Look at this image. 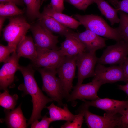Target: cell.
Returning <instances> with one entry per match:
<instances>
[{
  "instance_id": "6da1fadb",
  "label": "cell",
  "mask_w": 128,
  "mask_h": 128,
  "mask_svg": "<svg viewBox=\"0 0 128 128\" xmlns=\"http://www.w3.org/2000/svg\"><path fill=\"white\" fill-rule=\"evenodd\" d=\"M23 75L24 83L20 85L18 88L23 91L24 96L29 94L32 99L33 109L31 116L29 120L27 126L36 120L42 118L41 112L45 108L46 105L53 100L45 96L39 87L34 76L35 71L31 65L27 66L20 65L18 69Z\"/></svg>"
},
{
  "instance_id": "7a4b0ae2",
  "label": "cell",
  "mask_w": 128,
  "mask_h": 128,
  "mask_svg": "<svg viewBox=\"0 0 128 128\" xmlns=\"http://www.w3.org/2000/svg\"><path fill=\"white\" fill-rule=\"evenodd\" d=\"M85 28L97 35L117 41L121 40L117 28H114L110 26L101 17L93 14L74 15Z\"/></svg>"
},
{
  "instance_id": "3957f363",
  "label": "cell",
  "mask_w": 128,
  "mask_h": 128,
  "mask_svg": "<svg viewBox=\"0 0 128 128\" xmlns=\"http://www.w3.org/2000/svg\"><path fill=\"white\" fill-rule=\"evenodd\" d=\"M42 78V91L56 101L60 107L63 106L62 100L65 98L63 87L59 78L56 76V70L44 68H37Z\"/></svg>"
},
{
  "instance_id": "277c9868",
  "label": "cell",
  "mask_w": 128,
  "mask_h": 128,
  "mask_svg": "<svg viewBox=\"0 0 128 128\" xmlns=\"http://www.w3.org/2000/svg\"><path fill=\"white\" fill-rule=\"evenodd\" d=\"M31 26L23 17H10L8 24L2 30L3 38L8 45L17 47Z\"/></svg>"
},
{
  "instance_id": "5b68a950",
  "label": "cell",
  "mask_w": 128,
  "mask_h": 128,
  "mask_svg": "<svg viewBox=\"0 0 128 128\" xmlns=\"http://www.w3.org/2000/svg\"><path fill=\"white\" fill-rule=\"evenodd\" d=\"M77 56H65L56 69L67 99L73 88L72 83L75 75Z\"/></svg>"
},
{
  "instance_id": "8992f818",
  "label": "cell",
  "mask_w": 128,
  "mask_h": 128,
  "mask_svg": "<svg viewBox=\"0 0 128 128\" xmlns=\"http://www.w3.org/2000/svg\"><path fill=\"white\" fill-rule=\"evenodd\" d=\"M30 29L37 50H59L57 46L58 36L53 35L38 22L31 26Z\"/></svg>"
},
{
  "instance_id": "52a82bcc",
  "label": "cell",
  "mask_w": 128,
  "mask_h": 128,
  "mask_svg": "<svg viewBox=\"0 0 128 128\" xmlns=\"http://www.w3.org/2000/svg\"><path fill=\"white\" fill-rule=\"evenodd\" d=\"M128 55V44L120 40L114 44L108 46L101 57L98 58L97 63L103 65L119 64L124 61Z\"/></svg>"
},
{
  "instance_id": "ba28073f",
  "label": "cell",
  "mask_w": 128,
  "mask_h": 128,
  "mask_svg": "<svg viewBox=\"0 0 128 128\" xmlns=\"http://www.w3.org/2000/svg\"><path fill=\"white\" fill-rule=\"evenodd\" d=\"M95 72L92 80L99 82L102 85L119 81L124 82L126 83L128 82V79L119 65L107 67L103 64L97 63Z\"/></svg>"
},
{
  "instance_id": "9c48e42d",
  "label": "cell",
  "mask_w": 128,
  "mask_h": 128,
  "mask_svg": "<svg viewBox=\"0 0 128 128\" xmlns=\"http://www.w3.org/2000/svg\"><path fill=\"white\" fill-rule=\"evenodd\" d=\"M95 52L84 51L77 55L76 63L78 81L76 85L82 84L87 78L94 76L95 67L98 58Z\"/></svg>"
},
{
  "instance_id": "30bf717a",
  "label": "cell",
  "mask_w": 128,
  "mask_h": 128,
  "mask_svg": "<svg viewBox=\"0 0 128 128\" xmlns=\"http://www.w3.org/2000/svg\"><path fill=\"white\" fill-rule=\"evenodd\" d=\"M20 58L15 51L4 63L0 70V90L9 91L8 87L10 88L14 87L15 74L16 71L18 70Z\"/></svg>"
},
{
  "instance_id": "8fae6325",
  "label": "cell",
  "mask_w": 128,
  "mask_h": 128,
  "mask_svg": "<svg viewBox=\"0 0 128 128\" xmlns=\"http://www.w3.org/2000/svg\"><path fill=\"white\" fill-rule=\"evenodd\" d=\"M89 107H94L102 110L111 115H123L128 108V100L120 101L108 98H100L88 101L81 100Z\"/></svg>"
},
{
  "instance_id": "7c38bea8",
  "label": "cell",
  "mask_w": 128,
  "mask_h": 128,
  "mask_svg": "<svg viewBox=\"0 0 128 128\" xmlns=\"http://www.w3.org/2000/svg\"><path fill=\"white\" fill-rule=\"evenodd\" d=\"M37 50V57L32 62L33 66L36 68L43 67L56 70L65 56L59 50L43 49Z\"/></svg>"
},
{
  "instance_id": "4fadbf2b",
  "label": "cell",
  "mask_w": 128,
  "mask_h": 128,
  "mask_svg": "<svg viewBox=\"0 0 128 128\" xmlns=\"http://www.w3.org/2000/svg\"><path fill=\"white\" fill-rule=\"evenodd\" d=\"M102 85L99 82L93 80L88 83L76 85L67 98V102H73L78 99L96 100L99 98L97 93Z\"/></svg>"
},
{
  "instance_id": "5bb4252c",
  "label": "cell",
  "mask_w": 128,
  "mask_h": 128,
  "mask_svg": "<svg viewBox=\"0 0 128 128\" xmlns=\"http://www.w3.org/2000/svg\"><path fill=\"white\" fill-rule=\"evenodd\" d=\"M87 108L85 112V122L89 128H119L121 116L111 115L105 113L103 116L90 112Z\"/></svg>"
},
{
  "instance_id": "9a60e30c",
  "label": "cell",
  "mask_w": 128,
  "mask_h": 128,
  "mask_svg": "<svg viewBox=\"0 0 128 128\" xmlns=\"http://www.w3.org/2000/svg\"><path fill=\"white\" fill-rule=\"evenodd\" d=\"M75 35L85 46L88 52H95L106 46L105 40L87 29L81 33L74 32Z\"/></svg>"
},
{
  "instance_id": "2e32d148",
  "label": "cell",
  "mask_w": 128,
  "mask_h": 128,
  "mask_svg": "<svg viewBox=\"0 0 128 128\" xmlns=\"http://www.w3.org/2000/svg\"><path fill=\"white\" fill-rule=\"evenodd\" d=\"M74 32L66 35L65 40L61 43L59 50L64 56H73L84 51V45L75 35Z\"/></svg>"
},
{
  "instance_id": "e0dca14e",
  "label": "cell",
  "mask_w": 128,
  "mask_h": 128,
  "mask_svg": "<svg viewBox=\"0 0 128 128\" xmlns=\"http://www.w3.org/2000/svg\"><path fill=\"white\" fill-rule=\"evenodd\" d=\"M20 57L28 58L32 62L37 56V52L34 40L30 36H25L17 46L16 50Z\"/></svg>"
},
{
  "instance_id": "ac0fdd59",
  "label": "cell",
  "mask_w": 128,
  "mask_h": 128,
  "mask_svg": "<svg viewBox=\"0 0 128 128\" xmlns=\"http://www.w3.org/2000/svg\"><path fill=\"white\" fill-rule=\"evenodd\" d=\"M20 105L15 109L10 110H4L6 115L3 121L9 128H25L27 127V119L24 116Z\"/></svg>"
},
{
  "instance_id": "d6986e66",
  "label": "cell",
  "mask_w": 128,
  "mask_h": 128,
  "mask_svg": "<svg viewBox=\"0 0 128 128\" xmlns=\"http://www.w3.org/2000/svg\"><path fill=\"white\" fill-rule=\"evenodd\" d=\"M38 22L52 33L65 36L73 32L69 28L61 24L53 18L42 13L38 18Z\"/></svg>"
},
{
  "instance_id": "ffe728a7",
  "label": "cell",
  "mask_w": 128,
  "mask_h": 128,
  "mask_svg": "<svg viewBox=\"0 0 128 128\" xmlns=\"http://www.w3.org/2000/svg\"><path fill=\"white\" fill-rule=\"evenodd\" d=\"M42 13L53 18L63 26L69 28L76 29L82 25L79 21L62 13L55 11L48 5L44 7Z\"/></svg>"
},
{
  "instance_id": "44dd1931",
  "label": "cell",
  "mask_w": 128,
  "mask_h": 128,
  "mask_svg": "<svg viewBox=\"0 0 128 128\" xmlns=\"http://www.w3.org/2000/svg\"><path fill=\"white\" fill-rule=\"evenodd\" d=\"M45 108L49 110L50 118L52 122L58 120L72 121L76 116L69 110L66 104H64L61 108L56 106L53 103Z\"/></svg>"
},
{
  "instance_id": "7402d4cb",
  "label": "cell",
  "mask_w": 128,
  "mask_h": 128,
  "mask_svg": "<svg viewBox=\"0 0 128 128\" xmlns=\"http://www.w3.org/2000/svg\"><path fill=\"white\" fill-rule=\"evenodd\" d=\"M94 2L101 14L109 21L111 25L119 23L120 19L118 15L119 11L116 9L112 7L105 0H94Z\"/></svg>"
},
{
  "instance_id": "603a6c76",
  "label": "cell",
  "mask_w": 128,
  "mask_h": 128,
  "mask_svg": "<svg viewBox=\"0 0 128 128\" xmlns=\"http://www.w3.org/2000/svg\"><path fill=\"white\" fill-rule=\"evenodd\" d=\"M18 96L16 94L11 95L9 91L5 90L0 94V105L4 110H10L14 109L16 104Z\"/></svg>"
},
{
  "instance_id": "cb8c5ba5",
  "label": "cell",
  "mask_w": 128,
  "mask_h": 128,
  "mask_svg": "<svg viewBox=\"0 0 128 128\" xmlns=\"http://www.w3.org/2000/svg\"><path fill=\"white\" fill-rule=\"evenodd\" d=\"M16 5L11 3H0V16L10 17L22 15L24 12Z\"/></svg>"
},
{
  "instance_id": "d4e9b609",
  "label": "cell",
  "mask_w": 128,
  "mask_h": 128,
  "mask_svg": "<svg viewBox=\"0 0 128 128\" xmlns=\"http://www.w3.org/2000/svg\"><path fill=\"white\" fill-rule=\"evenodd\" d=\"M26 6V12L28 17L33 20L38 18L41 13L40 9L41 5V0H23Z\"/></svg>"
},
{
  "instance_id": "484cf974",
  "label": "cell",
  "mask_w": 128,
  "mask_h": 128,
  "mask_svg": "<svg viewBox=\"0 0 128 128\" xmlns=\"http://www.w3.org/2000/svg\"><path fill=\"white\" fill-rule=\"evenodd\" d=\"M119 25L117 28L121 40L128 44V14L119 11Z\"/></svg>"
},
{
  "instance_id": "4316f807",
  "label": "cell",
  "mask_w": 128,
  "mask_h": 128,
  "mask_svg": "<svg viewBox=\"0 0 128 128\" xmlns=\"http://www.w3.org/2000/svg\"><path fill=\"white\" fill-rule=\"evenodd\" d=\"M78 114L76 115L74 119L72 121H67L63 125L61 126L62 128H80L84 121L85 112L86 109L89 107L84 103L81 106Z\"/></svg>"
},
{
  "instance_id": "83f0119b",
  "label": "cell",
  "mask_w": 128,
  "mask_h": 128,
  "mask_svg": "<svg viewBox=\"0 0 128 128\" xmlns=\"http://www.w3.org/2000/svg\"><path fill=\"white\" fill-rule=\"evenodd\" d=\"M16 47L8 45L5 46L0 44V62H5L10 57V55L16 50Z\"/></svg>"
},
{
  "instance_id": "f1b7e54d",
  "label": "cell",
  "mask_w": 128,
  "mask_h": 128,
  "mask_svg": "<svg viewBox=\"0 0 128 128\" xmlns=\"http://www.w3.org/2000/svg\"><path fill=\"white\" fill-rule=\"evenodd\" d=\"M80 10H85L91 5L94 3V0H64Z\"/></svg>"
},
{
  "instance_id": "f546056e",
  "label": "cell",
  "mask_w": 128,
  "mask_h": 128,
  "mask_svg": "<svg viewBox=\"0 0 128 128\" xmlns=\"http://www.w3.org/2000/svg\"><path fill=\"white\" fill-rule=\"evenodd\" d=\"M52 122L50 118L45 115L42 117L41 121L36 120L34 122L31 124V128H47Z\"/></svg>"
},
{
  "instance_id": "4dcf8cb0",
  "label": "cell",
  "mask_w": 128,
  "mask_h": 128,
  "mask_svg": "<svg viewBox=\"0 0 128 128\" xmlns=\"http://www.w3.org/2000/svg\"><path fill=\"white\" fill-rule=\"evenodd\" d=\"M64 0H51L48 5L55 11L62 13L65 9L64 5Z\"/></svg>"
},
{
  "instance_id": "1f68e13d",
  "label": "cell",
  "mask_w": 128,
  "mask_h": 128,
  "mask_svg": "<svg viewBox=\"0 0 128 128\" xmlns=\"http://www.w3.org/2000/svg\"><path fill=\"white\" fill-rule=\"evenodd\" d=\"M116 9L118 11H121L128 14V0L119 1Z\"/></svg>"
},
{
  "instance_id": "d6a6232c",
  "label": "cell",
  "mask_w": 128,
  "mask_h": 128,
  "mask_svg": "<svg viewBox=\"0 0 128 128\" xmlns=\"http://www.w3.org/2000/svg\"><path fill=\"white\" fill-rule=\"evenodd\" d=\"M119 128H128V108L124 114L121 115Z\"/></svg>"
},
{
  "instance_id": "836d02e7",
  "label": "cell",
  "mask_w": 128,
  "mask_h": 128,
  "mask_svg": "<svg viewBox=\"0 0 128 128\" xmlns=\"http://www.w3.org/2000/svg\"><path fill=\"white\" fill-rule=\"evenodd\" d=\"M119 65L122 67L125 76L128 79V57L123 62Z\"/></svg>"
},
{
  "instance_id": "e575fe53",
  "label": "cell",
  "mask_w": 128,
  "mask_h": 128,
  "mask_svg": "<svg viewBox=\"0 0 128 128\" xmlns=\"http://www.w3.org/2000/svg\"><path fill=\"white\" fill-rule=\"evenodd\" d=\"M0 3H11L16 5L22 6L24 3L23 0H0Z\"/></svg>"
},
{
  "instance_id": "d590c367",
  "label": "cell",
  "mask_w": 128,
  "mask_h": 128,
  "mask_svg": "<svg viewBox=\"0 0 128 128\" xmlns=\"http://www.w3.org/2000/svg\"><path fill=\"white\" fill-rule=\"evenodd\" d=\"M118 87L119 89L124 91L128 96V82L125 85H119Z\"/></svg>"
},
{
  "instance_id": "8d00e7d4",
  "label": "cell",
  "mask_w": 128,
  "mask_h": 128,
  "mask_svg": "<svg viewBox=\"0 0 128 128\" xmlns=\"http://www.w3.org/2000/svg\"><path fill=\"white\" fill-rule=\"evenodd\" d=\"M7 17L0 16V33L3 30V27L4 23Z\"/></svg>"
},
{
  "instance_id": "74e56055",
  "label": "cell",
  "mask_w": 128,
  "mask_h": 128,
  "mask_svg": "<svg viewBox=\"0 0 128 128\" xmlns=\"http://www.w3.org/2000/svg\"><path fill=\"white\" fill-rule=\"evenodd\" d=\"M109 2H110L114 7L115 8H116L118 2L119 1L118 0H108Z\"/></svg>"
},
{
  "instance_id": "f35d334b",
  "label": "cell",
  "mask_w": 128,
  "mask_h": 128,
  "mask_svg": "<svg viewBox=\"0 0 128 128\" xmlns=\"http://www.w3.org/2000/svg\"><path fill=\"white\" fill-rule=\"evenodd\" d=\"M46 0H41V5H42L44 2L46 1Z\"/></svg>"
}]
</instances>
